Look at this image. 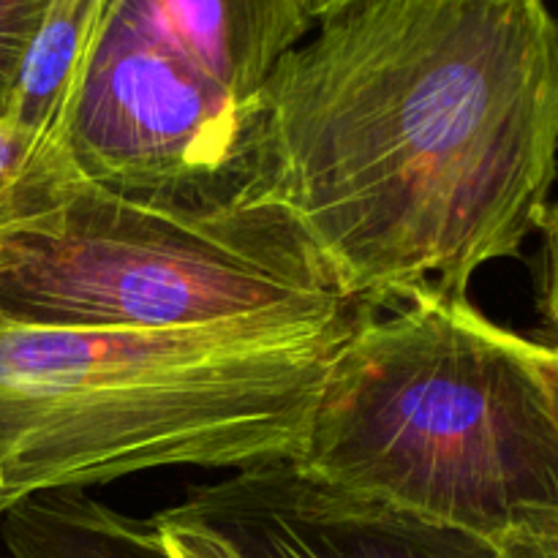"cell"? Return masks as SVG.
<instances>
[{
    "mask_svg": "<svg viewBox=\"0 0 558 558\" xmlns=\"http://www.w3.org/2000/svg\"><path fill=\"white\" fill-rule=\"evenodd\" d=\"M556 180L545 0H357L278 60L245 150V194L376 311L469 300L537 234Z\"/></svg>",
    "mask_w": 558,
    "mask_h": 558,
    "instance_id": "1",
    "label": "cell"
},
{
    "mask_svg": "<svg viewBox=\"0 0 558 558\" xmlns=\"http://www.w3.org/2000/svg\"><path fill=\"white\" fill-rule=\"evenodd\" d=\"M368 305L172 332L36 325L0 311V518L33 496L172 466L292 461Z\"/></svg>",
    "mask_w": 558,
    "mask_h": 558,
    "instance_id": "2",
    "label": "cell"
},
{
    "mask_svg": "<svg viewBox=\"0 0 558 558\" xmlns=\"http://www.w3.org/2000/svg\"><path fill=\"white\" fill-rule=\"evenodd\" d=\"M292 461L496 543L558 510V392L543 343L472 300L368 311L332 357Z\"/></svg>",
    "mask_w": 558,
    "mask_h": 558,
    "instance_id": "3",
    "label": "cell"
},
{
    "mask_svg": "<svg viewBox=\"0 0 558 558\" xmlns=\"http://www.w3.org/2000/svg\"><path fill=\"white\" fill-rule=\"evenodd\" d=\"M349 303L294 218L248 194L169 205L80 178L0 256V311L36 325L172 332Z\"/></svg>",
    "mask_w": 558,
    "mask_h": 558,
    "instance_id": "4",
    "label": "cell"
},
{
    "mask_svg": "<svg viewBox=\"0 0 558 558\" xmlns=\"http://www.w3.org/2000/svg\"><path fill=\"white\" fill-rule=\"evenodd\" d=\"M251 123L254 107L196 69L136 0H109L65 136L82 180L169 205L234 199Z\"/></svg>",
    "mask_w": 558,
    "mask_h": 558,
    "instance_id": "5",
    "label": "cell"
},
{
    "mask_svg": "<svg viewBox=\"0 0 558 558\" xmlns=\"http://www.w3.org/2000/svg\"><path fill=\"white\" fill-rule=\"evenodd\" d=\"M161 512L210 529L240 558H507L494 539L336 488L294 461L194 485Z\"/></svg>",
    "mask_w": 558,
    "mask_h": 558,
    "instance_id": "6",
    "label": "cell"
},
{
    "mask_svg": "<svg viewBox=\"0 0 558 558\" xmlns=\"http://www.w3.org/2000/svg\"><path fill=\"white\" fill-rule=\"evenodd\" d=\"M223 93L254 107L278 60L311 31L305 0H136Z\"/></svg>",
    "mask_w": 558,
    "mask_h": 558,
    "instance_id": "7",
    "label": "cell"
},
{
    "mask_svg": "<svg viewBox=\"0 0 558 558\" xmlns=\"http://www.w3.org/2000/svg\"><path fill=\"white\" fill-rule=\"evenodd\" d=\"M9 558H174L153 518H134L85 490L33 496L0 518Z\"/></svg>",
    "mask_w": 558,
    "mask_h": 558,
    "instance_id": "8",
    "label": "cell"
},
{
    "mask_svg": "<svg viewBox=\"0 0 558 558\" xmlns=\"http://www.w3.org/2000/svg\"><path fill=\"white\" fill-rule=\"evenodd\" d=\"M109 0H49L22 63L9 114L65 150L71 112Z\"/></svg>",
    "mask_w": 558,
    "mask_h": 558,
    "instance_id": "9",
    "label": "cell"
},
{
    "mask_svg": "<svg viewBox=\"0 0 558 558\" xmlns=\"http://www.w3.org/2000/svg\"><path fill=\"white\" fill-rule=\"evenodd\" d=\"M80 180L69 153L0 118V234L38 227Z\"/></svg>",
    "mask_w": 558,
    "mask_h": 558,
    "instance_id": "10",
    "label": "cell"
},
{
    "mask_svg": "<svg viewBox=\"0 0 558 558\" xmlns=\"http://www.w3.org/2000/svg\"><path fill=\"white\" fill-rule=\"evenodd\" d=\"M49 0H0V118L14 101L22 63Z\"/></svg>",
    "mask_w": 558,
    "mask_h": 558,
    "instance_id": "11",
    "label": "cell"
},
{
    "mask_svg": "<svg viewBox=\"0 0 558 558\" xmlns=\"http://www.w3.org/2000/svg\"><path fill=\"white\" fill-rule=\"evenodd\" d=\"M537 234L543 238L537 272V308L543 316L539 343L550 352H558V191L545 207Z\"/></svg>",
    "mask_w": 558,
    "mask_h": 558,
    "instance_id": "12",
    "label": "cell"
},
{
    "mask_svg": "<svg viewBox=\"0 0 558 558\" xmlns=\"http://www.w3.org/2000/svg\"><path fill=\"white\" fill-rule=\"evenodd\" d=\"M153 523L158 526L163 543H167L174 558H240L218 534L199 526V523L172 518L167 512L153 515Z\"/></svg>",
    "mask_w": 558,
    "mask_h": 558,
    "instance_id": "13",
    "label": "cell"
},
{
    "mask_svg": "<svg viewBox=\"0 0 558 558\" xmlns=\"http://www.w3.org/2000/svg\"><path fill=\"white\" fill-rule=\"evenodd\" d=\"M507 558H558V510L496 539Z\"/></svg>",
    "mask_w": 558,
    "mask_h": 558,
    "instance_id": "14",
    "label": "cell"
},
{
    "mask_svg": "<svg viewBox=\"0 0 558 558\" xmlns=\"http://www.w3.org/2000/svg\"><path fill=\"white\" fill-rule=\"evenodd\" d=\"M352 3H357V0H305V11H308L311 22H322L338 11L349 9Z\"/></svg>",
    "mask_w": 558,
    "mask_h": 558,
    "instance_id": "15",
    "label": "cell"
},
{
    "mask_svg": "<svg viewBox=\"0 0 558 558\" xmlns=\"http://www.w3.org/2000/svg\"><path fill=\"white\" fill-rule=\"evenodd\" d=\"M543 363H545V371H548L550 381H554V387L558 392V352H550L548 347H543Z\"/></svg>",
    "mask_w": 558,
    "mask_h": 558,
    "instance_id": "16",
    "label": "cell"
},
{
    "mask_svg": "<svg viewBox=\"0 0 558 558\" xmlns=\"http://www.w3.org/2000/svg\"><path fill=\"white\" fill-rule=\"evenodd\" d=\"M11 234H16V232H11ZM11 234H0V256H3V245H5V240L11 238Z\"/></svg>",
    "mask_w": 558,
    "mask_h": 558,
    "instance_id": "17",
    "label": "cell"
},
{
    "mask_svg": "<svg viewBox=\"0 0 558 558\" xmlns=\"http://www.w3.org/2000/svg\"><path fill=\"white\" fill-rule=\"evenodd\" d=\"M0 558H9V556H5V554H0Z\"/></svg>",
    "mask_w": 558,
    "mask_h": 558,
    "instance_id": "18",
    "label": "cell"
}]
</instances>
